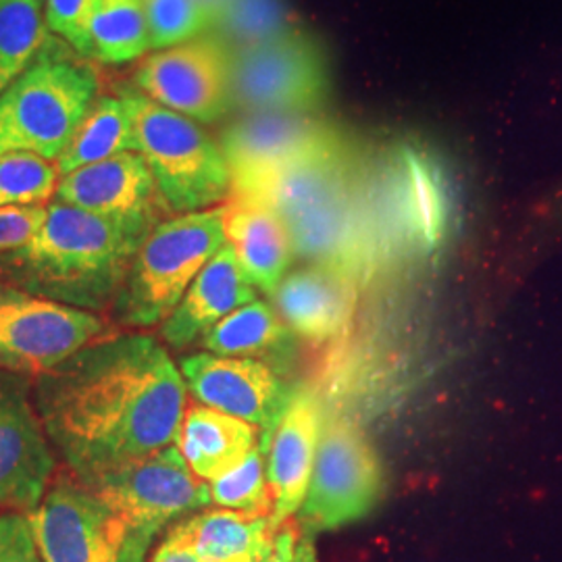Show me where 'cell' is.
Returning a JSON list of instances; mask_svg holds the SVG:
<instances>
[{
	"label": "cell",
	"instance_id": "6da1fadb",
	"mask_svg": "<svg viewBox=\"0 0 562 562\" xmlns=\"http://www.w3.org/2000/svg\"><path fill=\"white\" fill-rule=\"evenodd\" d=\"M34 402L53 448L90 483L176 443L186 380L157 338L117 334L36 378Z\"/></svg>",
	"mask_w": 562,
	"mask_h": 562
},
{
	"label": "cell",
	"instance_id": "7a4b0ae2",
	"mask_svg": "<svg viewBox=\"0 0 562 562\" xmlns=\"http://www.w3.org/2000/svg\"><path fill=\"white\" fill-rule=\"evenodd\" d=\"M155 227L55 202L34 240L0 255V278L48 301L90 313L104 311L120 299L134 259Z\"/></svg>",
	"mask_w": 562,
	"mask_h": 562
},
{
	"label": "cell",
	"instance_id": "3957f363",
	"mask_svg": "<svg viewBox=\"0 0 562 562\" xmlns=\"http://www.w3.org/2000/svg\"><path fill=\"white\" fill-rule=\"evenodd\" d=\"M99 76L44 46L34 65L0 94V157L30 153L59 161L97 101Z\"/></svg>",
	"mask_w": 562,
	"mask_h": 562
},
{
	"label": "cell",
	"instance_id": "277c9868",
	"mask_svg": "<svg viewBox=\"0 0 562 562\" xmlns=\"http://www.w3.org/2000/svg\"><path fill=\"white\" fill-rule=\"evenodd\" d=\"M223 220L222 204L159 223L142 244L113 304L117 323L146 329L165 322L206 262L225 246Z\"/></svg>",
	"mask_w": 562,
	"mask_h": 562
},
{
	"label": "cell",
	"instance_id": "5b68a950",
	"mask_svg": "<svg viewBox=\"0 0 562 562\" xmlns=\"http://www.w3.org/2000/svg\"><path fill=\"white\" fill-rule=\"evenodd\" d=\"M134 111L136 153L148 165L171 213L213 209L232 196V171L220 142L201 123L140 92H125Z\"/></svg>",
	"mask_w": 562,
	"mask_h": 562
},
{
	"label": "cell",
	"instance_id": "8992f818",
	"mask_svg": "<svg viewBox=\"0 0 562 562\" xmlns=\"http://www.w3.org/2000/svg\"><path fill=\"white\" fill-rule=\"evenodd\" d=\"M88 485L125 525L120 562H146L162 529L211 504L209 483L192 473L176 443Z\"/></svg>",
	"mask_w": 562,
	"mask_h": 562
},
{
	"label": "cell",
	"instance_id": "52a82bcc",
	"mask_svg": "<svg viewBox=\"0 0 562 562\" xmlns=\"http://www.w3.org/2000/svg\"><path fill=\"white\" fill-rule=\"evenodd\" d=\"M383 492L382 459L373 443L352 419L329 417L299 513L302 533L315 536L359 521L380 504Z\"/></svg>",
	"mask_w": 562,
	"mask_h": 562
},
{
	"label": "cell",
	"instance_id": "ba28073f",
	"mask_svg": "<svg viewBox=\"0 0 562 562\" xmlns=\"http://www.w3.org/2000/svg\"><path fill=\"white\" fill-rule=\"evenodd\" d=\"M327 97L325 53L302 27L278 41L232 53V104L244 115H315Z\"/></svg>",
	"mask_w": 562,
	"mask_h": 562
},
{
	"label": "cell",
	"instance_id": "9c48e42d",
	"mask_svg": "<svg viewBox=\"0 0 562 562\" xmlns=\"http://www.w3.org/2000/svg\"><path fill=\"white\" fill-rule=\"evenodd\" d=\"M104 331L97 313L0 281V371L41 378Z\"/></svg>",
	"mask_w": 562,
	"mask_h": 562
},
{
	"label": "cell",
	"instance_id": "30bf717a",
	"mask_svg": "<svg viewBox=\"0 0 562 562\" xmlns=\"http://www.w3.org/2000/svg\"><path fill=\"white\" fill-rule=\"evenodd\" d=\"M136 88L146 99L196 123H215L232 104V53L204 34L142 60Z\"/></svg>",
	"mask_w": 562,
	"mask_h": 562
},
{
	"label": "cell",
	"instance_id": "8fae6325",
	"mask_svg": "<svg viewBox=\"0 0 562 562\" xmlns=\"http://www.w3.org/2000/svg\"><path fill=\"white\" fill-rule=\"evenodd\" d=\"M27 515L44 562H120L125 525L101 496L76 477L59 475Z\"/></svg>",
	"mask_w": 562,
	"mask_h": 562
},
{
	"label": "cell",
	"instance_id": "7c38bea8",
	"mask_svg": "<svg viewBox=\"0 0 562 562\" xmlns=\"http://www.w3.org/2000/svg\"><path fill=\"white\" fill-rule=\"evenodd\" d=\"M344 132L317 115L246 113L223 130L222 146L232 171V196H252L265 181L292 162L340 142Z\"/></svg>",
	"mask_w": 562,
	"mask_h": 562
},
{
	"label": "cell",
	"instance_id": "4fadbf2b",
	"mask_svg": "<svg viewBox=\"0 0 562 562\" xmlns=\"http://www.w3.org/2000/svg\"><path fill=\"white\" fill-rule=\"evenodd\" d=\"M55 471L53 443L32 402L30 378L0 371V506L30 513Z\"/></svg>",
	"mask_w": 562,
	"mask_h": 562
},
{
	"label": "cell",
	"instance_id": "5bb4252c",
	"mask_svg": "<svg viewBox=\"0 0 562 562\" xmlns=\"http://www.w3.org/2000/svg\"><path fill=\"white\" fill-rule=\"evenodd\" d=\"M180 371L196 401L259 427L261 440L269 438L294 394L271 364L257 359L201 352L183 357Z\"/></svg>",
	"mask_w": 562,
	"mask_h": 562
},
{
	"label": "cell",
	"instance_id": "9a60e30c",
	"mask_svg": "<svg viewBox=\"0 0 562 562\" xmlns=\"http://www.w3.org/2000/svg\"><path fill=\"white\" fill-rule=\"evenodd\" d=\"M322 402L311 390L294 387L280 422L261 440L271 490V522L281 529L301 513L322 438Z\"/></svg>",
	"mask_w": 562,
	"mask_h": 562
},
{
	"label": "cell",
	"instance_id": "2e32d148",
	"mask_svg": "<svg viewBox=\"0 0 562 562\" xmlns=\"http://www.w3.org/2000/svg\"><path fill=\"white\" fill-rule=\"evenodd\" d=\"M57 202L113 220L159 225L171 213L157 181L138 153H121L60 176Z\"/></svg>",
	"mask_w": 562,
	"mask_h": 562
},
{
	"label": "cell",
	"instance_id": "e0dca14e",
	"mask_svg": "<svg viewBox=\"0 0 562 562\" xmlns=\"http://www.w3.org/2000/svg\"><path fill=\"white\" fill-rule=\"evenodd\" d=\"M285 325L302 340H336L357 308V278L329 265H311L288 273L273 294Z\"/></svg>",
	"mask_w": 562,
	"mask_h": 562
},
{
	"label": "cell",
	"instance_id": "ac0fdd59",
	"mask_svg": "<svg viewBox=\"0 0 562 562\" xmlns=\"http://www.w3.org/2000/svg\"><path fill=\"white\" fill-rule=\"evenodd\" d=\"M257 292L259 290L244 276L236 252L225 241L222 250L192 281L176 311L162 322V341L176 350L192 346L227 315L257 301Z\"/></svg>",
	"mask_w": 562,
	"mask_h": 562
},
{
	"label": "cell",
	"instance_id": "d6986e66",
	"mask_svg": "<svg viewBox=\"0 0 562 562\" xmlns=\"http://www.w3.org/2000/svg\"><path fill=\"white\" fill-rule=\"evenodd\" d=\"M225 206V241L236 252L244 276L273 296L296 259L288 225L261 201L232 196Z\"/></svg>",
	"mask_w": 562,
	"mask_h": 562
},
{
	"label": "cell",
	"instance_id": "ffe728a7",
	"mask_svg": "<svg viewBox=\"0 0 562 562\" xmlns=\"http://www.w3.org/2000/svg\"><path fill=\"white\" fill-rule=\"evenodd\" d=\"M201 562H262L276 548L278 531L271 517L213 508L190 515L169 527Z\"/></svg>",
	"mask_w": 562,
	"mask_h": 562
},
{
	"label": "cell",
	"instance_id": "44dd1931",
	"mask_svg": "<svg viewBox=\"0 0 562 562\" xmlns=\"http://www.w3.org/2000/svg\"><path fill=\"white\" fill-rule=\"evenodd\" d=\"M259 443V427L204 404H194L186 411L176 440L192 473L209 483L240 467Z\"/></svg>",
	"mask_w": 562,
	"mask_h": 562
},
{
	"label": "cell",
	"instance_id": "7402d4cb",
	"mask_svg": "<svg viewBox=\"0 0 562 562\" xmlns=\"http://www.w3.org/2000/svg\"><path fill=\"white\" fill-rule=\"evenodd\" d=\"M201 341L211 355L257 359L267 364L288 361L296 348L294 331L281 319L278 308L259 299L227 315Z\"/></svg>",
	"mask_w": 562,
	"mask_h": 562
},
{
	"label": "cell",
	"instance_id": "603a6c76",
	"mask_svg": "<svg viewBox=\"0 0 562 562\" xmlns=\"http://www.w3.org/2000/svg\"><path fill=\"white\" fill-rule=\"evenodd\" d=\"M121 153H136L134 111L125 92L121 97H101L94 101L86 120L81 121L76 138L57 161V169L60 176H67Z\"/></svg>",
	"mask_w": 562,
	"mask_h": 562
},
{
	"label": "cell",
	"instance_id": "cb8c5ba5",
	"mask_svg": "<svg viewBox=\"0 0 562 562\" xmlns=\"http://www.w3.org/2000/svg\"><path fill=\"white\" fill-rule=\"evenodd\" d=\"M50 42L42 0H0V94Z\"/></svg>",
	"mask_w": 562,
	"mask_h": 562
},
{
	"label": "cell",
	"instance_id": "d4e9b609",
	"mask_svg": "<svg viewBox=\"0 0 562 562\" xmlns=\"http://www.w3.org/2000/svg\"><path fill=\"white\" fill-rule=\"evenodd\" d=\"M92 59L123 65L150 48L144 0H99L92 25Z\"/></svg>",
	"mask_w": 562,
	"mask_h": 562
},
{
	"label": "cell",
	"instance_id": "484cf974",
	"mask_svg": "<svg viewBox=\"0 0 562 562\" xmlns=\"http://www.w3.org/2000/svg\"><path fill=\"white\" fill-rule=\"evenodd\" d=\"M302 25L285 0H227L222 18L209 34L238 53L259 44L278 41Z\"/></svg>",
	"mask_w": 562,
	"mask_h": 562
},
{
	"label": "cell",
	"instance_id": "4316f807",
	"mask_svg": "<svg viewBox=\"0 0 562 562\" xmlns=\"http://www.w3.org/2000/svg\"><path fill=\"white\" fill-rule=\"evenodd\" d=\"M209 490L211 503L222 508L240 510L257 517H271L273 501L267 482V461L261 443L248 454V459L240 467L209 483Z\"/></svg>",
	"mask_w": 562,
	"mask_h": 562
},
{
	"label": "cell",
	"instance_id": "83f0119b",
	"mask_svg": "<svg viewBox=\"0 0 562 562\" xmlns=\"http://www.w3.org/2000/svg\"><path fill=\"white\" fill-rule=\"evenodd\" d=\"M59 169L30 153L0 157V209L42 204L57 194Z\"/></svg>",
	"mask_w": 562,
	"mask_h": 562
},
{
	"label": "cell",
	"instance_id": "f1b7e54d",
	"mask_svg": "<svg viewBox=\"0 0 562 562\" xmlns=\"http://www.w3.org/2000/svg\"><path fill=\"white\" fill-rule=\"evenodd\" d=\"M150 48H171L211 32L196 0H144Z\"/></svg>",
	"mask_w": 562,
	"mask_h": 562
},
{
	"label": "cell",
	"instance_id": "f546056e",
	"mask_svg": "<svg viewBox=\"0 0 562 562\" xmlns=\"http://www.w3.org/2000/svg\"><path fill=\"white\" fill-rule=\"evenodd\" d=\"M99 0H46V25L86 59H92L90 25Z\"/></svg>",
	"mask_w": 562,
	"mask_h": 562
},
{
	"label": "cell",
	"instance_id": "4dcf8cb0",
	"mask_svg": "<svg viewBox=\"0 0 562 562\" xmlns=\"http://www.w3.org/2000/svg\"><path fill=\"white\" fill-rule=\"evenodd\" d=\"M48 217L44 204L2 206L0 209V255L13 252L34 240Z\"/></svg>",
	"mask_w": 562,
	"mask_h": 562
},
{
	"label": "cell",
	"instance_id": "1f68e13d",
	"mask_svg": "<svg viewBox=\"0 0 562 562\" xmlns=\"http://www.w3.org/2000/svg\"><path fill=\"white\" fill-rule=\"evenodd\" d=\"M0 562H44L25 513L0 515Z\"/></svg>",
	"mask_w": 562,
	"mask_h": 562
},
{
	"label": "cell",
	"instance_id": "d6a6232c",
	"mask_svg": "<svg viewBox=\"0 0 562 562\" xmlns=\"http://www.w3.org/2000/svg\"><path fill=\"white\" fill-rule=\"evenodd\" d=\"M150 562H201L196 554L190 550V546L181 542L180 538L169 529L167 536L162 538L159 548L155 550Z\"/></svg>",
	"mask_w": 562,
	"mask_h": 562
},
{
	"label": "cell",
	"instance_id": "836d02e7",
	"mask_svg": "<svg viewBox=\"0 0 562 562\" xmlns=\"http://www.w3.org/2000/svg\"><path fill=\"white\" fill-rule=\"evenodd\" d=\"M302 531L299 522H285L278 531V540H276V548L271 552V557L262 562H294V554H296V546L301 540Z\"/></svg>",
	"mask_w": 562,
	"mask_h": 562
},
{
	"label": "cell",
	"instance_id": "e575fe53",
	"mask_svg": "<svg viewBox=\"0 0 562 562\" xmlns=\"http://www.w3.org/2000/svg\"><path fill=\"white\" fill-rule=\"evenodd\" d=\"M294 562H317V550H315V536L302 533L299 546H296V554Z\"/></svg>",
	"mask_w": 562,
	"mask_h": 562
},
{
	"label": "cell",
	"instance_id": "d590c367",
	"mask_svg": "<svg viewBox=\"0 0 562 562\" xmlns=\"http://www.w3.org/2000/svg\"><path fill=\"white\" fill-rule=\"evenodd\" d=\"M546 220L550 223V227L562 229V186L554 192V196L548 201Z\"/></svg>",
	"mask_w": 562,
	"mask_h": 562
},
{
	"label": "cell",
	"instance_id": "8d00e7d4",
	"mask_svg": "<svg viewBox=\"0 0 562 562\" xmlns=\"http://www.w3.org/2000/svg\"><path fill=\"white\" fill-rule=\"evenodd\" d=\"M196 4L201 7L204 18L209 20V25L213 30V25L222 18L223 9L227 4V0H196Z\"/></svg>",
	"mask_w": 562,
	"mask_h": 562
}]
</instances>
